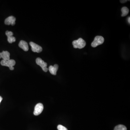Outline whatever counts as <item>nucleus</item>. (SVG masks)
<instances>
[{
    "label": "nucleus",
    "mask_w": 130,
    "mask_h": 130,
    "mask_svg": "<svg viewBox=\"0 0 130 130\" xmlns=\"http://www.w3.org/2000/svg\"><path fill=\"white\" fill-rule=\"evenodd\" d=\"M72 44L74 48L81 49L85 46L86 42L82 38H80L77 40L74 41L72 42Z\"/></svg>",
    "instance_id": "1"
},
{
    "label": "nucleus",
    "mask_w": 130,
    "mask_h": 130,
    "mask_svg": "<svg viewBox=\"0 0 130 130\" xmlns=\"http://www.w3.org/2000/svg\"><path fill=\"white\" fill-rule=\"evenodd\" d=\"M0 64L2 66L8 67L11 70H13L14 69V66L16 64V62L13 59L8 60H3L1 61Z\"/></svg>",
    "instance_id": "2"
},
{
    "label": "nucleus",
    "mask_w": 130,
    "mask_h": 130,
    "mask_svg": "<svg viewBox=\"0 0 130 130\" xmlns=\"http://www.w3.org/2000/svg\"><path fill=\"white\" fill-rule=\"evenodd\" d=\"M104 42V38L102 36H97L95 38L94 40L91 43V46L95 47L102 44Z\"/></svg>",
    "instance_id": "3"
},
{
    "label": "nucleus",
    "mask_w": 130,
    "mask_h": 130,
    "mask_svg": "<svg viewBox=\"0 0 130 130\" xmlns=\"http://www.w3.org/2000/svg\"><path fill=\"white\" fill-rule=\"evenodd\" d=\"M36 63L37 65H40L42 68V70L45 72H47L48 70V69L47 67V63L44 62L41 59V58H37L36 60Z\"/></svg>",
    "instance_id": "4"
},
{
    "label": "nucleus",
    "mask_w": 130,
    "mask_h": 130,
    "mask_svg": "<svg viewBox=\"0 0 130 130\" xmlns=\"http://www.w3.org/2000/svg\"><path fill=\"white\" fill-rule=\"evenodd\" d=\"M29 44L31 46V50L33 52L40 53L42 51V48L40 46L32 42H30Z\"/></svg>",
    "instance_id": "5"
},
{
    "label": "nucleus",
    "mask_w": 130,
    "mask_h": 130,
    "mask_svg": "<svg viewBox=\"0 0 130 130\" xmlns=\"http://www.w3.org/2000/svg\"><path fill=\"white\" fill-rule=\"evenodd\" d=\"M43 106L41 103L37 104L34 108V114L35 116H38L40 114L43 110Z\"/></svg>",
    "instance_id": "6"
},
{
    "label": "nucleus",
    "mask_w": 130,
    "mask_h": 130,
    "mask_svg": "<svg viewBox=\"0 0 130 130\" xmlns=\"http://www.w3.org/2000/svg\"><path fill=\"white\" fill-rule=\"evenodd\" d=\"M16 20V19L15 17L13 16H10L6 18L4 23L5 24L7 25H14L15 24Z\"/></svg>",
    "instance_id": "7"
},
{
    "label": "nucleus",
    "mask_w": 130,
    "mask_h": 130,
    "mask_svg": "<svg viewBox=\"0 0 130 130\" xmlns=\"http://www.w3.org/2000/svg\"><path fill=\"white\" fill-rule=\"evenodd\" d=\"M18 46L19 47L23 50L24 51H27L29 50L28 44L26 41L23 40L19 42Z\"/></svg>",
    "instance_id": "8"
},
{
    "label": "nucleus",
    "mask_w": 130,
    "mask_h": 130,
    "mask_svg": "<svg viewBox=\"0 0 130 130\" xmlns=\"http://www.w3.org/2000/svg\"><path fill=\"white\" fill-rule=\"evenodd\" d=\"M59 66L58 64H55L54 66L50 65L49 67L48 70H49L50 73L54 75H56L57 74V71L58 69Z\"/></svg>",
    "instance_id": "9"
},
{
    "label": "nucleus",
    "mask_w": 130,
    "mask_h": 130,
    "mask_svg": "<svg viewBox=\"0 0 130 130\" xmlns=\"http://www.w3.org/2000/svg\"><path fill=\"white\" fill-rule=\"evenodd\" d=\"M3 58V60H10V53L7 51H3L0 53V59Z\"/></svg>",
    "instance_id": "10"
},
{
    "label": "nucleus",
    "mask_w": 130,
    "mask_h": 130,
    "mask_svg": "<svg viewBox=\"0 0 130 130\" xmlns=\"http://www.w3.org/2000/svg\"><path fill=\"white\" fill-rule=\"evenodd\" d=\"M121 11L122 13V14H121L122 17H124L127 16L129 12V9L126 7H123L121 8Z\"/></svg>",
    "instance_id": "11"
},
{
    "label": "nucleus",
    "mask_w": 130,
    "mask_h": 130,
    "mask_svg": "<svg viewBox=\"0 0 130 130\" xmlns=\"http://www.w3.org/2000/svg\"><path fill=\"white\" fill-rule=\"evenodd\" d=\"M114 130H127V128L124 125H119L115 127Z\"/></svg>",
    "instance_id": "12"
},
{
    "label": "nucleus",
    "mask_w": 130,
    "mask_h": 130,
    "mask_svg": "<svg viewBox=\"0 0 130 130\" xmlns=\"http://www.w3.org/2000/svg\"><path fill=\"white\" fill-rule=\"evenodd\" d=\"M7 40L9 43H11L12 42H15L16 41V39L13 36H10V37H7Z\"/></svg>",
    "instance_id": "13"
},
{
    "label": "nucleus",
    "mask_w": 130,
    "mask_h": 130,
    "mask_svg": "<svg viewBox=\"0 0 130 130\" xmlns=\"http://www.w3.org/2000/svg\"><path fill=\"white\" fill-rule=\"evenodd\" d=\"M58 130H68L63 125H59L57 127Z\"/></svg>",
    "instance_id": "14"
},
{
    "label": "nucleus",
    "mask_w": 130,
    "mask_h": 130,
    "mask_svg": "<svg viewBox=\"0 0 130 130\" xmlns=\"http://www.w3.org/2000/svg\"><path fill=\"white\" fill-rule=\"evenodd\" d=\"M6 34L7 37H10V36H13V33L12 31H7L6 32Z\"/></svg>",
    "instance_id": "15"
},
{
    "label": "nucleus",
    "mask_w": 130,
    "mask_h": 130,
    "mask_svg": "<svg viewBox=\"0 0 130 130\" xmlns=\"http://www.w3.org/2000/svg\"><path fill=\"white\" fill-rule=\"evenodd\" d=\"M128 0H120V1L121 3H126V2H127V1Z\"/></svg>",
    "instance_id": "16"
},
{
    "label": "nucleus",
    "mask_w": 130,
    "mask_h": 130,
    "mask_svg": "<svg viewBox=\"0 0 130 130\" xmlns=\"http://www.w3.org/2000/svg\"><path fill=\"white\" fill-rule=\"evenodd\" d=\"M2 100H3V98H2L1 96H0V103L1 102Z\"/></svg>",
    "instance_id": "17"
},
{
    "label": "nucleus",
    "mask_w": 130,
    "mask_h": 130,
    "mask_svg": "<svg viewBox=\"0 0 130 130\" xmlns=\"http://www.w3.org/2000/svg\"><path fill=\"white\" fill-rule=\"evenodd\" d=\"M128 23H129V24H130V17H128Z\"/></svg>",
    "instance_id": "18"
}]
</instances>
